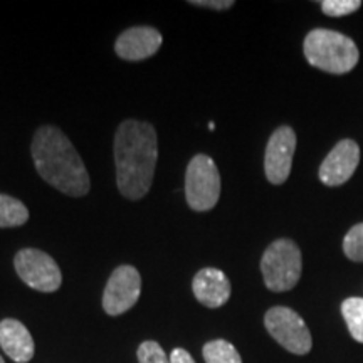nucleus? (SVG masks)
I'll use <instances>...</instances> for the list:
<instances>
[{"label":"nucleus","mask_w":363,"mask_h":363,"mask_svg":"<svg viewBox=\"0 0 363 363\" xmlns=\"http://www.w3.org/2000/svg\"><path fill=\"white\" fill-rule=\"evenodd\" d=\"M158 160L157 131L150 123L126 120L115 135L116 182L121 195L140 201L152 187Z\"/></svg>","instance_id":"obj_1"},{"label":"nucleus","mask_w":363,"mask_h":363,"mask_svg":"<svg viewBox=\"0 0 363 363\" xmlns=\"http://www.w3.org/2000/svg\"><path fill=\"white\" fill-rule=\"evenodd\" d=\"M30 152L38 174L59 192L71 197H83L89 192L91 182L83 160L56 126H43L35 131Z\"/></svg>","instance_id":"obj_2"},{"label":"nucleus","mask_w":363,"mask_h":363,"mask_svg":"<svg viewBox=\"0 0 363 363\" xmlns=\"http://www.w3.org/2000/svg\"><path fill=\"white\" fill-rule=\"evenodd\" d=\"M305 57L311 66L331 74H345L357 66V44L348 35L328 29H315L306 35L303 44Z\"/></svg>","instance_id":"obj_3"},{"label":"nucleus","mask_w":363,"mask_h":363,"mask_svg":"<svg viewBox=\"0 0 363 363\" xmlns=\"http://www.w3.org/2000/svg\"><path fill=\"white\" fill-rule=\"evenodd\" d=\"M301 251L291 239L274 240L262 254V278L271 291L283 293L293 289L301 278Z\"/></svg>","instance_id":"obj_4"},{"label":"nucleus","mask_w":363,"mask_h":363,"mask_svg":"<svg viewBox=\"0 0 363 363\" xmlns=\"http://www.w3.org/2000/svg\"><path fill=\"white\" fill-rule=\"evenodd\" d=\"M220 197V175L216 162L208 155H195L185 174V199L195 212L216 207Z\"/></svg>","instance_id":"obj_5"},{"label":"nucleus","mask_w":363,"mask_h":363,"mask_svg":"<svg viewBox=\"0 0 363 363\" xmlns=\"http://www.w3.org/2000/svg\"><path fill=\"white\" fill-rule=\"evenodd\" d=\"M266 330L281 347L294 355H306L313 347L311 333L301 316L291 308L274 306L264 316Z\"/></svg>","instance_id":"obj_6"},{"label":"nucleus","mask_w":363,"mask_h":363,"mask_svg":"<svg viewBox=\"0 0 363 363\" xmlns=\"http://www.w3.org/2000/svg\"><path fill=\"white\" fill-rule=\"evenodd\" d=\"M13 266L19 278L35 291L54 293L62 283L57 262L48 252L39 249H21L16 254Z\"/></svg>","instance_id":"obj_7"},{"label":"nucleus","mask_w":363,"mask_h":363,"mask_svg":"<svg viewBox=\"0 0 363 363\" xmlns=\"http://www.w3.org/2000/svg\"><path fill=\"white\" fill-rule=\"evenodd\" d=\"M142 293V278L133 266H120L113 271L103 294V308L110 316L131 310Z\"/></svg>","instance_id":"obj_8"},{"label":"nucleus","mask_w":363,"mask_h":363,"mask_svg":"<svg viewBox=\"0 0 363 363\" xmlns=\"http://www.w3.org/2000/svg\"><path fill=\"white\" fill-rule=\"evenodd\" d=\"M294 150H296V135L289 126H281L271 135L266 147L264 172L267 180L274 185H281L291 174Z\"/></svg>","instance_id":"obj_9"},{"label":"nucleus","mask_w":363,"mask_h":363,"mask_svg":"<svg viewBox=\"0 0 363 363\" xmlns=\"http://www.w3.org/2000/svg\"><path fill=\"white\" fill-rule=\"evenodd\" d=\"M360 163V148L353 140H342L320 167V180L328 187L342 185L355 174Z\"/></svg>","instance_id":"obj_10"},{"label":"nucleus","mask_w":363,"mask_h":363,"mask_svg":"<svg viewBox=\"0 0 363 363\" xmlns=\"http://www.w3.org/2000/svg\"><path fill=\"white\" fill-rule=\"evenodd\" d=\"M162 34L153 27H131L116 39L115 51L125 61H143L158 52Z\"/></svg>","instance_id":"obj_11"},{"label":"nucleus","mask_w":363,"mask_h":363,"mask_svg":"<svg viewBox=\"0 0 363 363\" xmlns=\"http://www.w3.org/2000/svg\"><path fill=\"white\" fill-rule=\"evenodd\" d=\"M194 296L207 308H220L230 298V283L227 276L216 267H203L194 276Z\"/></svg>","instance_id":"obj_12"},{"label":"nucleus","mask_w":363,"mask_h":363,"mask_svg":"<svg viewBox=\"0 0 363 363\" xmlns=\"http://www.w3.org/2000/svg\"><path fill=\"white\" fill-rule=\"evenodd\" d=\"M0 347L6 355L16 363H27L34 357V340L29 330L19 320L0 321Z\"/></svg>","instance_id":"obj_13"},{"label":"nucleus","mask_w":363,"mask_h":363,"mask_svg":"<svg viewBox=\"0 0 363 363\" xmlns=\"http://www.w3.org/2000/svg\"><path fill=\"white\" fill-rule=\"evenodd\" d=\"M29 220V211L17 199L0 194V227H21Z\"/></svg>","instance_id":"obj_14"},{"label":"nucleus","mask_w":363,"mask_h":363,"mask_svg":"<svg viewBox=\"0 0 363 363\" xmlns=\"http://www.w3.org/2000/svg\"><path fill=\"white\" fill-rule=\"evenodd\" d=\"M342 315L353 340L363 343V298L345 299L342 303Z\"/></svg>","instance_id":"obj_15"},{"label":"nucleus","mask_w":363,"mask_h":363,"mask_svg":"<svg viewBox=\"0 0 363 363\" xmlns=\"http://www.w3.org/2000/svg\"><path fill=\"white\" fill-rule=\"evenodd\" d=\"M202 353L206 363H242L234 345L225 340H214V342L206 343Z\"/></svg>","instance_id":"obj_16"},{"label":"nucleus","mask_w":363,"mask_h":363,"mask_svg":"<svg viewBox=\"0 0 363 363\" xmlns=\"http://www.w3.org/2000/svg\"><path fill=\"white\" fill-rule=\"evenodd\" d=\"M343 252L348 259L363 262V224L353 225L343 239Z\"/></svg>","instance_id":"obj_17"},{"label":"nucleus","mask_w":363,"mask_h":363,"mask_svg":"<svg viewBox=\"0 0 363 363\" xmlns=\"http://www.w3.org/2000/svg\"><path fill=\"white\" fill-rule=\"evenodd\" d=\"M362 7L360 0H323L321 11L330 17H343L357 12Z\"/></svg>","instance_id":"obj_18"},{"label":"nucleus","mask_w":363,"mask_h":363,"mask_svg":"<svg viewBox=\"0 0 363 363\" xmlns=\"http://www.w3.org/2000/svg\"><path fill=\"white\" fill-rule=\"evenodd\" d=\"M136 355L140 363H170L167 353L157 342H143L138 347Z\"/></svg>","instance_id":"obj_19"},{"label":"nucleus","mask_w":363,"mask_h":363,"mask_svg":"<svg viewBox=\"0 0 363 363\" xmlns=\"http://www.w3.org/2000/svg\"><path fill=\"white\" fill-rule=\"evenodd\" d=\"M192 6L197 7H207V9H216V11H227L234 6L233 0H192Z\"/></svg>","instance_id":"obj_20"},{"label":"nucleus","mask_w":363,"mask_h":363,"mask_svg":"<svg viewBox=\"0 0 363 363\" xmlns=\"http://www.w3.org/2000/svg\"><path fill=\"white\" fill-rule=\"evenodd\" d=\"M170 363H195V362L187 350H184V348H175V350L170 353Z\"/></svg>","instance_id":"obj_21"},{"label":"nucleus","mask_w":363,"mask_h":363,"mask_svg":"<svg viewBox=\"0 0 363 363\" xmlns=\"http://www.w3.org/2000/svg\"><path fill=\"white\" fill-rule=\"evenodd\" d=\"M208 130L214 131V130H216V125H214V123H208Z\"/></svg>","instance_id":"obj_22"},{"label":"nucleus","mask_w":363,"mask_h":363,"mask_svg":"<svg viewBox=\"0 0 363 363\" xmlns=\"http://www.w3.org/2000/svg\"><path fill=\"white\" fill-rule=\"evenodd\" d=\"M0 363H6V362H4V358H2V357H0Z\"/></svg>","instance_id":"obj_23"}]
</instances>
